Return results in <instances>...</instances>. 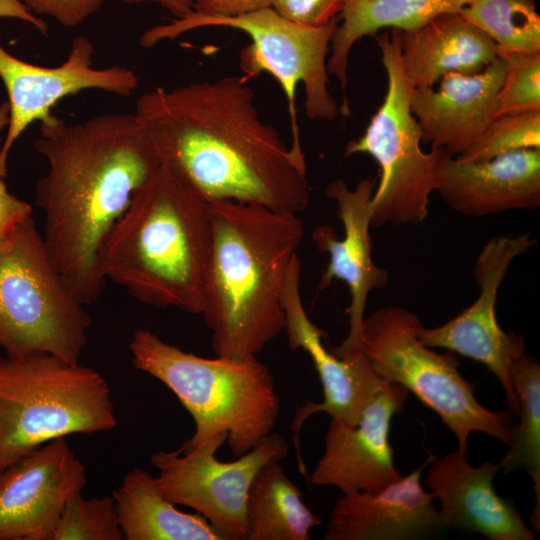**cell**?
<instances>
[{
  "label": "cell",
  "mask_w": 540,
  "mask_h": 540,
  "mask_svg": "<svg viewBox=\"0 0 540 540\" xmlns=\"http://www.w3.org/2000/svg\"><path fill=\"white\" fill-rule=\"evenodd\" d=\"M536 244L530 232L491 238L480 251L474 268L478 298L446 323L418 328L426 346L444 348L485 365L499 380L512 412L519 403L512 382L514 361L525 352L521 335L504 332L496 318L498 290L512 261Z\"/></svg>",
  "instance_id": "7c38bea8"
},
{
  "label": "cell",
  "mask_w": 540,
  "mask_h": 540,
  "mask_svg": "<svg viewBox=\"0 0 540 540\" xmlns=\"http://www.w3.org/2000/svg\"><path fill=\"white\" fill-rule=\"evenodd\" d=\"M65 285L32 216L0 240V347L79 363L92 318Z\"/></svg>",
  "instance_id": "52a82bcc"
},
{
  "label": "cell",
  "mask_w": 540,
  "mask_h": 540,
  "mask_svg": "<svg viewBox=\"0 0 540 540\" xmlns=\"http://www.w3.org/2000/svg\"><path fill=\"white\" fill-rule=\"evenodd\" d=\"M86 468L66 437L0 471V540H52L67 503L82 492Z\"/></svg>",
  "instance_id": "9a60e30c"
},
{
  "label": "cell",
  "mask_w": 540,
  "mask_h": 540,
  "mask_svg": "<svg viewBox=\"0 0 540 540\" xmlns=\"http://www.w3.org/2000/svg\"><path fill=\"white\" fill-rule=\"evenodd\" d=\"M512 382L520 421L512 428L509 450L498 462L503 473L525 468L533 481L532 528L540 530V365L524 352L513 363Z\"/></svg>",
  "instance_id": "484cf974"
},
{
  "label": "cell",
  "mask_w": 540,
  "mask_h": 540,
  "mask_svg": "<svg viewBox=\"0 0 540 540\" xmlns=\"http://www.w3.org/2000/svg\"><path fill=\"white\" fill-rule=\"evenodd\" d=\"M135 369L166 385L194 420L192 436L177 449L192 451L217 434L239 457L272 433L280 398L269 368L257 356L205 358L139 329L129 342Z\"/></svg>",
  "instance_id": "5b68a950"
},
{
  "label": "cell",
  "mask_w": 540,
  "mask_h": 540,
  "mask_svg": "<svg viewBox=\"0 0 540 540\" xmlns=\"http://www.w3.org/2000/svg\"><path fill=\"white\" fill-rule=\"evenodd\" d=\"M536 148H540V110L495 116L480 138L456 158L478 162Z\"/></svg>",
  "instance_id": "83f0119b"
},
{
  "label": "cell",
  "mask_w": 540,
  "mask_h": 540,
  "mask_svg": "<svg viewBox=\"0 0 540 540\" xmlns=\"http://www.w3.org/2000/svg\"><path fill=\"white\" fill-rule=\"evenodd\" d=\"M506 66V59L498 56L476 74L448 73L437 88H413L410 110L422 141L454 156L477 141L495 117Z\"/></svg>",
  "instance_id": "ffe728a7"
},
{
  "label": "cell",
  "mask_w": 540,
  "mask_h": 540,
  "mask_svg": "<svg viewBox=\"0 0 540 540\" xmlns=\"http://www.w3.org/2000/svg\"><path fill=\"white\" fill-rule=\"evenodd\" d=\"M210 245L201 315L216 356H257L284 331L281 297L304 237L296 213L257 204L208 203Z\"/></svg>",
  "instance_id": "3957f363"
},
{
  "label": "cell",
  "mask_w": 540,
  "mask_h": 540,
  "mask_svg": "<svg viewBox=\"0 0 540 540\" xmlns=\"http://www.w3.org/2000/svg\"><path fill=\"white\" fill-rule=\"evenodd\" d=\"M246 540H309L321 520L305 505L299 487L279 461L264 465L255 476L246 504Z\"/></svg>",
  "instance_id": "d4e9b609"
},
{
  "label": "cell",
  "mask_w": 540,
  "mask_h": 540,
  "mask_svg": "<svg viewBox=\"0 0 540 540\" xmlns=\"http://www.w3.org/2000/svg\"><path fill=\"white\" fill-rule=\"evenodd\" d=\"M271 7V0H192L193 12L216 17H233Z\"/></svg>",
  "instance_id": "d6a6232c"
},
{
  "label": "cell",
  "mask_w": 540,
  "mask_h": 540,
  "mask_svg": "<svg viewBox=\"0 0 540 540\" xmlns=\"http://www.w3.org/2000/svg\"><path fill=\"white\" fill-rule=\"evenodd\" d=\"M52 540H124L113 496L76 494L61 513Z\"/></svg>",
  "instance_id": "f1b7e54d"
},
{
  "label": "cell",
  "mask_w": 540,
  "mask_h": 540,
  "mask_svg": "<svg viewBox=\"0 0 540 540\" xmlns=\"http://www.w3.org/2000/svg\"><path fill=\"white\" fill-rule=\"evenodd\" d=\"M387 75L384 101L365 132L350 140L344 156L370 155L379 165L380 179L371 199V227L418 225L428 215L435 191L437 149L421 148V128L410 110L414 88L402 64L399 30L376 36Z\"/></svg>",
  "instance_id": "30bf717a"
},
{
  "label": "cell",
  "mask_w": 540,
  "mask_h": 540,
  "mask_svg": "<svg viewBox=\"0 0 540 540\" xmlns=\"http://www.w3.org/2000/svg\"><path fill=\"white\" fill-rule=\"evenodd\" d=\"M424 465L379 491L345 493L335 502L323 540H402L439 535L434 498L423 489Z\"/></svg>",
  "instance_id": "44dd1931"
},
{
  "label": "cell",
  "mask_w": 540,
  "mask_h": 540,
  "mask_svg": "<svg viewBox=\"0 0 540 540\" xmlns=\"http://www.w3.org/2000/svg\"><path fill=\"white\" fill-rule=\"evenodd\" d=\"M93 54L92 42L80 35L73 39L62 64L45 67L13 56L0 42V78L9 105L7 133L0 149V177L6 175L7 158L18 137L33 122L48 118L63 98L90 89L129 96L137 88L138 78L131 69L95 68Z\"/></svg>",
  "instance_id": "4fadbf2b"
},
{
  "label": "cell",
  "mask_w": 540,
  "mask_h": 540,
  "mask_svg": "<svg viewBox=\"0 0 540 540\" xmlns=\"http://www.w3.org/2000/svg\"><path fill=\"white\" fill-rule=\"evenodd\" d=\"M408 393L403 386L385 380L355 426L331 419L324 452L310 482L338 488L345 494L379 491L400 480L388 435L391 419L402 411Z\"/></svg>",
  "instance_id": "e0dca14e"
},
{
  "label": "cell",
  "mask_w": 540,
  "mask_h": 540,
  "mask_svg": "<svg viewBox=\"0 0 540 540\" xmlns=\"http://www.w3.org/2000/svg\"><path fill=\"white\" fill-rule=\"evenodd\" d=\"M402 64L414 88L435 86L448 73L476 74L497 57L495 42L460 12L399 30Z\"/></svg>",
  "instance_id": "7402d4cb"
},
{
  "label": "cell",
  "mask_w": 540,
  "mask_h": 540,
  "mask_svg": "<svg viewBox=\"0 0 540 540\" xmlns=\"http://www.w3.org/2000/svg\"><path fill=\"white\" fill-rule=\"evenodd\" d=\"M0 17L25 21L44 35L48 32L46 22L30 12L21 0H0Z\"/></svg>",
  "instance_id": "e575fe53"
},
{
  "label": "cell",
  "mask_w": 540,
  "mask_h": 540,
  "mask_svg": "<svg viewBox=\"0 0 540 540\" xmlns=\"http://www.w3.org/2000/svg\"><path fill=\"white\" fill-rule=\"evenodd\" d=\"M504 57L505 75L497 96L495 116L540 110V53Z\"/></svg>",
  "instance_id": "f546056e"
},
{
  "label": "cell",
  "mask_w": 540,
  "mask_h": 540,
  "mask_svg": "<svg viewBox=\"0 0 540 540\" xmlns=\"http://www.w3.org/2000/svg\"><path fill=\"white\" fill-rule=\"evenodd\" d=\"M30 12L53 18L67 28H73L96 13L103 0H21Z\"/></svg>",
  "instance_id": "1f68e13d"
},
{
  "label": "cell",
  "mask_w": 540,
  "mask_h": 540,
  "mask_svg": "<svg viewBox=\"0 0 540 540\" xmlns=\"http://www.w3.org/2000/svg\"><path fill=\"white\" fill-rule=\"evenodd\" d=\"M112 496L124 540H223L201 514L177 509L145 470L128 471Z\"/></svg>",
  "instance_id": "603a6c76"
},
{
  "label": "cell",
  "mask_w": 540,
  "mask_h": 540,
  "mask_svg": "<svg viewBox=\"0 0 540 540\" xmlns=\"http://www.w3.org/2000/svg\"><path fill=\"white\" fill-rule=\"evenodd\" d=\"M226 440L221 433L186 453H153L151 464L158 470L154 483L173 504L201 514L223 540H246L250 486L264 465L287 456L288 444L271 433L236 460L221 462L216 453Z\"/></svg>",
  "instance_id": "8fae6325"
},
{
  "label": "cell",
  "mask_w": 540,
  "mask_h": 540,
  "mask_svg": "<svg viewBox=\"0 0 540 540\" xmlns=\"http://www.w3.org/2000/svg\"><path fill=\"white\" fill-rule=\"evenodd\" d=\"M467 451L457 449L434 460L424 479L443 528L479 533L490 540H533L530 529L510 499L494 490L499 463L468 462Z\"/></svg>",
  "instance_id": "ac0fdd59"
},
{
  "label": "cell",
  "mask_w": 540,
  "mask_h": 540,
  "mask_svg": "<svg viewBox=\"0 0 540 540\" xmlns=\"http://www.w3.org/2000/svg\"><path fill=\"white\" fill-rule=\"evenodd\" d=\"M116 426L95 369L51 354L0 356V471L54 439Z\"/></svg>",
  "instance_id": "8992f818"
},
{
  "label": "cell",
  "mask_w": 540,
  "mask_h": 540,
  "mask_svg": "<svg viewBox=\"0 0 540 540\" xmlns=\"http://www.w3.org/2000/svg\"><path fill=\"white\" fill-rule=\"evenodd\" d=\"M376 184L375 178L361 179L350 189L342 179L332 181L326 195L334 200L338 217L344 229L342 239L328 225L317 227L312 239L321 252L329 255V262L321 275L318 289H326L334 279L346 283L350 303L345 313L349 318V331L338 346L329 345L338 357L361 352V332L367 299L374 289L388 285L389 273L378 267L372 259L371 199Z\"/></svg>",
  "instance_id": "2e32d148"
},
{
  "label": "cell",
  "mask_w": 540,
  "mask_h": 540,
  "mask_svg": "<svg viewBox=\"0 0 540 540\" xmlns=\"http://www.w3.org/2000/svg\"><path fill=\"white\" fill-rule=\"evenodd\" d=\"M9 123V105L8 102H4L0 105V132L4 127H7Z\"/></svg>",
  "instance_id": "8d00e7d4"
},
{
  "label": "cell",
  "mask_w": 540,
  "mask_h": 540,
  "mask_svg": "<svg viewBox=\"0 0 540 540\" xmlns=\"http://www.w3.org/2000/svg\"><path fill=\"white\" fill-rule=\"evenodd\" d=\"M127 4L154 3L169 11L175 18H182L193 11L192 0H120Z\"/></svg>",
  "instance_id": "d590c367"
},
{
  "label": "cell",
  "mask_w": 540,
  "mask_h": 540,
  "mask_svg": "<svg viewBox=\"0 0 540 540\" xmlns=\"http://www.w3.org/2000/svg\"><path fill=\"white\" fill-rule=\"evenodd\" d=\"M472 0H346L339 14L342 22L331 36L327 72L346 91L348 57L358 40L382 28L414 30L432 18L460 12Z\"/></svg>",
  "instance_id": "cb8c5ba5"
},
{
  "label": "cell",
  "mask_w": 540,
  "mask_h": 540,
  "mask_svg": "<svg viewBox=\"0 0 540 540\" xmlns=\"http://www.w3.org/2000/svg\"><path fill=\"white\" fill-rule=\"evenodd\" d=\"M421 324L405 308L382 307L364 317L361 352L379 377L403 386L433 410L457 438L458 449L468 451L471 433H485L509 445L511 414L480 404L473 384L459 372L454 353H438L419 340Z\"/></svg>",
  "instance_id": "ba28073f"
},
{
  "label": "cell",
  "mask_w": 540,
  "mask_h": 540,
  "mask_svg": "<svg viewBox=\"0 0 540 540\" xmlns=\"http://www.w3.org/2000/svg\"><path fill=\"white\" fill-rule=\"evenodd\" d=\"M435 163V191L453 210L480 217L540 206V148L469 162L441 149Z\"/></svg>",
  "instance_id": "d6986e66"
},
{
  "label": "cell",
  "mask_w": 540,
  "mask_h": 540,
  "mask_svg": "<svg viewBox=\"0 0 540 540\" xmlns=\"http://www.w3.org/2000/svg\"><path fill=\"white\" fill-rule=\"evenodd\" d=\"M39 123L35 149L48 164L35 185L43 240L67 288L87 305L106 283L98 269L102 243L160 162L135 114L72 124L51 114Z\"/></svg>",
  "instance_id": "7a4b0ae2"
},
{
  "label": "cell",
  "mask_w": 540,
  "mask_h": 540,
  "mask_svg": "<svg viewBox=\"0 0 540 540\" xmlns=\"http://www.w3.org/2000/svg\"><path fill=\"white\" fill-rule=\"evenodd\" d=\"M460 14L495 42L498 56L540 53L534 0H472Z\"/></svg>",
  "instance_id": "4316f807"
},
{
  "label": "cell",
  "mask_w": 540,
  "mask_h": 540,
  "mask_svg": "<svg viewBox=\"0 0 540 540\" xmlns=\"http://www.w3.org/2000/svg\"><path fill=\"white\" fill-rule=\"evenodd\" d=\"M134 114L160 164L208 203L233 200L296 214L308 206L302 147L287 146L260 119L245 77L157 87L137 99Z\"/></svg>",
  "instance_id": "6da1fadb"
},
{
  "label": "cell",
  "mask_w": 540,
  "mask_h": 540,
  "mask_svg": "<svg viewBox=\"0 0 540 540\" xmlns=\"http://www.w3.org/2000/svg\"><path fill=\"white\" fill-rule=\"evenodd\" d=\"M30 216H32L31 205L9 193L3 177H0V240L7 237Z\"/></svg>",
  "instance_id": "836d02e7"
},
{
  "label": "cell",
  "mask_w": 540,
  "mask_h": 540,
  "mask_svg": "<svg viewBox=\"0 0 540 540\" xmlns=\"http://www.w3.org/2000/svg\"><path fill=\"white\" fill-rule=\"evenodd\" d=\"M300 282L301 262L296 254L290 263L281 297L284 331L293 351L302 349L310 356L323 389V400L306 401L291 421L299 467L304 472L298 439L305 420L315 413L325 412L331 419L355 426L364 407L385 380L376 374L362 352L338 357L331 351L329 344L324 342L326 333L310 320L305 311Z\"/></svg>",
  "instance_id": "5bb4252c"
},
{
  "label": "cell",
  "mask_w": 540,
  "mask_h": 540,
  "mask_svg": "<svg viewBox=\"0 0 540 540\" xmlns=\"http://www.w3.org/2000/svg\"><path fill=\"white\" fill-rule=\"evenodd\" d=\"M208 202L160 164L106 236L98 269L141 303L201 314Z\"/></svg>",
  "instance_id": "277c9868"
},
{
  "label": "cell",
  "mask_w": 540,
  "mask_h": 540,
  "mask_svg": "<svg viewBox=\"0 0 540 540\" xmlns=\"http://www.w3.org/2000/svg\"><path fill=\"white\" fill-rule=\"evenodd\" d=\"M338 17L325 26L293 22L273 8L233 17L205 16L191 12L182 18L147 29L140 45L146 48L204 27H229L243 31L251 43L239 54L245 78L270 73L282 87L291 121V145L302 147L296 112V91L303 84L305 112L310 119L332 120L338 106L328 89L327 56Z\"/></svg>",
  "instance_id": "9c48e42d"
},
{
  "label": "cell",
  "mask_w": 540,
  "mask_h": 540,
  "mask_svg": "<svg viewBox=\"0 0 540 540\" xmlns=\"http://www.w3.org/2000/svg\"><path fill=\"white\" fill-rule=\"evenodd\" d=\"M346 0H271L281 16L312 27L325 26L338 17Z\"/></svg>",
  "instance_id": "4dcf8cb0"
}]
</instances>
